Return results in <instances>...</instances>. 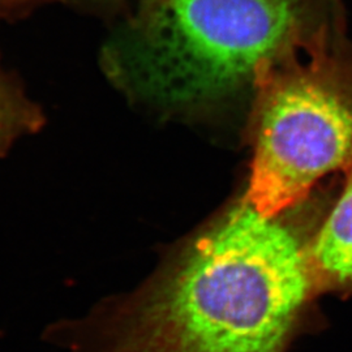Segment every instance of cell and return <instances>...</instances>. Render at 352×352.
<instances>
[{
    "label": "cell",
    "instance_id": "6da1fadb",
    "mask_svg": "<svg viewBox=\"0 0 352 352\" xmlns=\"http://www.w3.org/2000/svg\"><path fill=\"white\" fill-rule=\"evenodd\" d=\"M309 240L243 199L135 289L49 327L68 352H286L317 289Z\"/></svg>",
    "mask_w": 352,
    "mask_h": 352
},
{
    "label": "cell",
    "instance_id": "7a4b0ae2",
    "mask_svg": "<svg viewBox=\"0 0 352 352\" xmlns=\"http://www.w3.org/2000/svg\"><path fill=\"white\" fill-rule=\"evenodd\" d=\"M302 41L300 0H144L103 64L132 100L182 113L253 87Z\"/></svg>",
    "mask_w": 352,
    "mask_h": 352
},
{
    "label": "cell",
    "instance_id": "3957f363",
    "mask_svg": "<svg viewBox=\"0 0 352 352\" xmlns=\"http://www.w3.org/2000/svg\"><path fill=\"white\" fill-rule=\"evenodd\" d=\"M244 199L274 217L352 164V60L327 30L258 71Z\"/></svg>",
    "mask_w": 352,
    "mask_h": 352
},
{
    "label": "cell",
    "instance_id": "277c9868",
    "mask_svg": "<svg viewBox=\"0 0 352 352\" xmlns=\"http://www.w3.org/2000/svg\"><path fill=\"white\" fill-rule=\"evenodd\" d=\"M340 197L309 240L318 291L352 292V164Z\"/></svg>",
    "mask_w": 352,
    "mask_h": 352
},
{
    "label": "cell",
    "instance_id": "5b68a950",
    "mask_svg": "<svg viewBox=\"0 0 352 352\" xmlns=\"http://www.w3.org/2000/svg\"><path fill=\"white\" fill-rule=\"evenodd\" d=\"M43 123L41 109L0 69V158L16 142L38 132Z\"/></svg>",
    "mask_w": 352,
    "mask_h": 352
},
{
    "label": "cell",
    "instance_id": "8992f818",
    "mask_svg": "<svg viewBox=\"0 0 352 352\" xmlns=\"http://www.w3.org/2000/svg\"><path fill=\"white\" fill-rule=\"evenodd\" d=\"M37 1H41V0H0V10L20 8V7L29 6V4H33Z\"/></svg>",
    "mask_w": 352,
    "mask_h": 352
}]
</instances>
